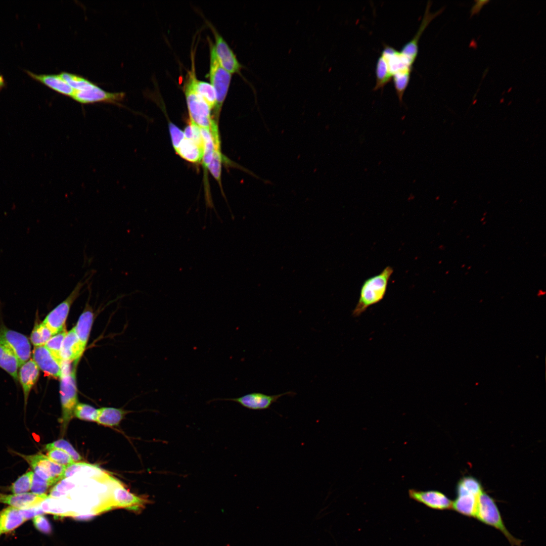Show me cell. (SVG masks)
<instances>
[{
  "label": "cell",
  "mask_w": 546,
  "mask_h": 546,
  "mask_svg": "<svg viewBox=\"0 0 546 546\" xmlns=\"http://www.w3.org/2000/svg\"><path fill=\"white\" fill-rule=\"evenodd\" d=\"M85 349L73 327L66 333L62 343L61 350L62 361L78 362Z\"/></svg>",
  "instance_id": "cell-18"
},
{
  "label": "cell",
  "mask_w": 546,
  "mask_h": 546,
  "mask_svg": "<svg viewBox=\"0 0 546 546\" xmlns=\"http://www.w3.org/2000/svg\"><path fill=\"white\" fill-rule=\"evenodd\" d=\"M47 456L54 462L65 467L75 462L68 453L58 448L48 450Z\"/></svg>",
  "instance_id": "cell-33"
},
{
  "label": "cell",
  "mask_w": 546,
  "mask_h": 546,
  "mask_svg": "<svg viewBox=\"0 0 546 546\" xmlns=\"http://www.w3.org/2000/svg\"><path fill=\"white\" fill-rule=\"evenodd\" d=\"M26 521L21 509L7 507L0 512V531L2 533L10 532Z\"/></svg>",
  "instance_id": "cell-21"
},
{
  "label": "cell",
  "mask_w": 546,
  "mask_h": 546,
  "mask_svg": "<svg viewBox=\"0 0 546 546\" xmlns=\"http://www.w3.org/2000/svg\"><path fill=\"white\" fill-rule=\"evenodd\" d=\"M296 394L295 392L292 391L276 395H267L261 392H252L239 397L223 399V400L237 402L249 410L262 411L269 409L273 403L278 402V400L284 395L293 396Z\"/></svg>",
  "instance_id": "cell-11"
},
{
  "label": "cell",
  "mask_w": 546,
  "mask_h": 546,
  "mask_svg": "<svg viewBox=\"0 0 546 546\" xmlns=\"http://www.w3.org/2000/svg\"><path fill=\"white\" fill-rule=\"evenodd\" d=\"M2 534V533H1V531H0V535H1Z\"/></svg>",
  "instance_id": "cell-40"
},
{
  "label": "cell",
  "mask_w": 546,
  "mask_h": 546,
  "mask_svg": "<svg viewBox=\"0 0 546 546\" xmlns=\"http://www.w3.org/2000/svg\"><path fill=\"white\" fill-rule=\"evenodd\" d=\"M39 375V369L32 359L20 367L18 380L23 390L25 405L31 389L38 381Z\"/></svg>",
  "instance_id": "cell-17"
},
{
  "label": "cell",
  "mask_w": 546,
  "mask_h": 546,
  "mask_svg": "<svg viewBox=\"0 0 546 546\" xmlns=\"http://www.w3.org/2000/svg\"><path fill=\"white\" fill-rule=\"evenodd\" d=\"M47 496L46 494H37L32 492L10 494L0 493V503L20 509H28L39 505Z\"/></svg>",
  "instance_id": "cell-16"
},
{
  "label": "cell",
  "mask_w": 546,
  "mask_h": 546,
  "mask_svg": "<svg viewBox=\"0 0 546 546\" xmlns=\"http://www.w3.org/2000/svg\"><path fill=\"white\" fill-rule=\"evenodd\" d=\"M54 448L60 449L65 451L71 457L75 462L79 461L81 460V457L78 452L75 450L74 448L69 442L64 439H61L56 440L53 442L47 444L45 446V449L47 450Z\"/></svg>",
  "instance_id": "cell-32"
},
{
  "label": "cell",
  "mask_w": 546,
  "mask_h": 546,
  "mask_svg": "<svg viewBox=\"0 0 546 546\" xmlns=\"http://www.w3.org/2000/svg\"><path fill=\"white\" fill-rule=\"evenodd\" d=\"M169 131L171 141L174 150H176L185 138L184 132L176 125L169 123Z\"/></svg>",
  "instance_id": "cell-37"
},
{
  "label": "cell",
  "mask_w": 546,
  "mask_h": 546,
  "mask_svg": "<svg viewBox=\"0 0 546 546\" xmlns=\"http://www.w3.org/2000/svg\"><path fill=\"white\" fill-rule=\"evenodd\" d=\"M393 272V268L388 266L379 274L365 280L361 287L357 303L352 311L353 317H358L369 307L378 303L384 298Z\"/></svg>",
  "instance_id": "cell-1"
},
{
  "label": "cell",
  "mask_w": 546,
  "mask_h": 546,
  "mask_svg": "<svg viewBox=\"0 0 546 546\" xmlns=\"http://www.w3.org/2000/svg\"><path fill=\"white\" fill-rule=\"evenodd\" d=\"M111 496L114 508H124L139 512L149 503L146 497L130 492L119 482H116L113 487Z\"/></svg>",
  "instance_id": "cell-14"
},
{
  "label": "cell",
  "mask_w": 546,
  "mask_h": 546,
  "mask_svg": "<svg viewBox=\"0 0 546 546\" xmlns=\"http://www.w3.org/2000/svg\"><path fill=\"white\" fill-rule=\"evenodd\" d=\"M94 317L93 309L87 303L83 311L80 315L75 327H74L77 336L84 348L88 340Z\"/></svg>",
  "instance_id": "cell-22"
},
{
  "label": "cell",
  "mask_w": 546,
  "mask_h": 546,
  "mask_svg": "<svg viewBox=\"0 0 546 546\" xmlns=\"http://www.w3.org/2000/svg\"><path fill=\"white\" fill-rule=\"evenodd\" d=\"M5 85V80L3 77L0 75V89L4 87Z\"/></svg>",
  "instance_id": "cell-39"
},
{
  "label": "cell",
  "mask_w": 546,
  "mask_h": 546,
  "mask_svg": "<svg viewBox=\"0 0 546 546\" xmlns=\"http://www.w3.org/2000/svg\"><path fill=\"white\" fill-rule=\"evenodd\" d=\"M34 472L29 471L21 476L10 487L12 492L21 494L30 490Z\"/></svg>",
  "instance_id": "cell-30"
},
{
  "label": "cell",
  "mask_w": 546,
  "mask_h": 546,
  "mask_svg": "<svg viewBox=\"0 0 546 546\" xmlns=\"http://www.w3.org/2000/svg\"><path fill=\"white\" fill-rule=\"evenodd\" d=\"M53 485L49 481L38 477L35 473L33 474L30 490L32 493L37 494H44L49 487Z\"/></svg>",
  "instance_id": "cell-35"
},
{
  "label": "cell",
  "mask_w": 546,
  "mask_h": 546,
  "mask_svg": "<svg viewBox=\"0 0 546 546\" xmlns=\"http://www.w3.org/2000/svg\"><path fill=\"white\" fill-rule=\"evenodd\" d=\"M215 38V53L221 66L231 74L239 73L242 68L234 52L213 27H211Z\"/></svg>",
  "instance_id": "cell-13"
},
{
  "label": "cell",
  "mask_w": 546,
  "mask_h": 546,
  "mask_svg": "<svg viewBox=\"0 0 546 546\" xmlns=\"http://www.w3.org/2000/svg\"><path fill=\"white\" fill-rule=\"evenodd\" d=\"M194 86L196 92L210 109L214 108L216 105V96L214 88L211 83L198 80L196 76L194 80Z\"/></svg>",
  "instance_id": "cell-26"
},
{
  "label": "cell",
  "mask_w": 546,
  "mask_h": 546,
  "mask_svg": "<svg viewBox=\"0 0 546 546\" xmlns=\"http://www.w3.org/2000/svg\"><path fill=\"white\" fill-rule=\"evenodd\" d=\"M97 414L98 409L83 403L78 402L74 410V416L80 420L87 421L96 422Z\"/></svg>",
  "instance_id": "cell-31"
},
{
  "label": "cell",
  "mask_w": 546,
  "mask_h": 546,
  "mask_svg": "<svg viewBox=\"0 0 546 546\" xmlns=\"http://www.w3.org/2000/svg\"><path fill=\"white\" fill-rule=\"evenodd\" d=\"M194 69L193 67L188 73L184 85L190 121L200 128L210 129L215 121L211 117V109L194 88V80L196 77Z\"/></svg>",
  "instance_id": "cell-3"
},
{
  "label": "cell",
  "mask_w": 546,
  "mask_h": 546,
  "mask_svg": "<svg viewBox=\"0 0 546 546\" xmlns=\"http://www.w3.org/2000/svg\"><path fill=\"white\" fill-rule=\"evenodd\" d=\"M33 523L36 529L44 534L52 532V526L48 519L42 515H37L33 518Z\"/></svg>",
  "instance_id": "cell-36"
},
{
  "label": "cell",
  "mask_w": 546,
  "mask_h": 546,
  "mask_svg": "<svg viewBox=\"0 0 546 546\" xmlns=\"http://www.w3.org/2000/svg\"><path fill=\"white\" fill-rule=\"evenodd\" d=\"M19 456L31 467L34 473L52 485L63 479L66 467L54 462L47 456L40 453Z\"/></svg>",
  "instance_id": "cell-9"
},
{
  "label": "cell",
  "mask_w": 546,
  "mask_h": 546,
  "mask_svg": "<svg viewBox=\"0 0 546 546\" xmlns=\"http://www.w3.org/2000/svg\"><path fill=\"white\" fill-rule=\"evenodd\" d=\"M66 333L65 330L53 335L44 345L60 365L63 361L61 356V350Z\"/></svg>",
  "instance_id": "cell-28"
},
{
  "label": "cell",
  "mask_w": 546,
  "mask_h": 546,
  "mask_svg": "<svg viewBox=\"0 0 546 546\" xmlns=\"http://www.w3.org/2000/svg\"><path fill=\"white\" fill-rule=\"evenodd\" d=\"M222 161V155L220 149H215L213 158L207 168L213 176L219 183L220 182Z\"/></svg>",
  "instance_id": "cell-34"
},
{
  "label": "cell",
  "mask_w": 546,
  "mask_h": 546,
  "mask_svg": "<svg viewBox=\"0 0 546 546\" xmlns=\"http://www.w3.org/2000/svg\"><path fill=\"white\" fill-rule=\"evenodd\" d=\"M53 336L51 330L42 322L35 325L30 340L34 347L44 346Z\"/></svg>",
  "instance_id": "cell-27"
},
{
  "label": "cell",
  "mask_w": 546,
  "mask_h": 546,
  "mask_svg": "<svg viewBox=\"0 0 546 546\" xmlns=\"http://www.w3.org/2000/svg\"><path fill=\"white\" fill-rule=\"evenodd\" d=\"M71 362L63 361L60 377V393L62 407L61 423L65 431L68 424L74 416V410L78 403L76 382V366H71Z\"/></svg>",
  "instance_id": "cell-2"
},
{
  "label": "cell",
  "mask_w": 546,
  "mask_h": 546,
  "mask_svg": "<svg viewBox=\"0 0 546 546\" xmlns=\"http://www.w3.org/2000/svg\"><path fill=\"white\" fill-rule=\"evenodd\" d=\"M483 488L480 482L472 476L462 477L457 483V496L452 510L468 517L475 518L478 497Z\"/></svg>",
  "instance_id": "cell-4"
},
{
  "label": "cell",
  "mask_w": 546,
  "mask_h": 546,
  "mask_svg": "<svg viewBox=\"0 0 546 546\" xmlns=\"http://www.w3.org/2000/svg\"><path fill=\"white\" fill-rule=\"evenodd\" d=\"M77 283L69 296L59 304L46 316L42 323L51 330L53 335L65 330L66 321L70 308L80 294L82 288L88 283L90 276Z\"/></svg>",
  "instance_id": "cell-6"
},
{
  "label": "cell",
  "mask_w": 546,
  "mask_h": 546,
  "mask_svg": "<svg viewBox=\"0 0 546 546\" xmlns=\"http://www.w3.org/2000/svg\"><path fill=\"white\" fill-rule=\"evenodd\" d=\"M475 518L500 531L511 546H521L522 540L513 536L506 528L494 499L483 490L478 497Z\"/></svg>",
  "instance_id": "cell-5"
},
{
  "label": "cell",
  "mask_w": 546,
  "mask_h": 546,
  "mask_svg": "<svg viewBox=\"0 0 546 546\" xmlns=\"http://www.w3.org/2000/svg\"><path fill=\"white\" fill-rule=\"evenodd\" d=\"M209 77L211 84L214 87L216 93V105L214 109L216 115L218 117L229 88L232 74L220 64L215 53L214 44L210 41H209Z\"/></svg>",
  "instance_id": "cell-7"
},
{
  "label": "cell",
  "mask_w": 546,
  "mask_h": 546,
  "mask_svg": "<svg viewBox=\"0 0 546 546\" xmlns=\"http://www.w3.org/2000/svg\"><path fill=\"white\" fill-rule=\"evenodd\" d=\"M126 414V411L113 407H102L98 409L96 422L106 426L118 425Z\"/></svg>",
  "instance_id": "cell-25"
},
{
  "label": "cell",
  "mask_w": 546,
  "mask_h": 546,
  "mask_svg": "<svg viewBox=\"0 0 546 546\" xmlns=\"http://www.w3.org/2000/svg\"><path fill=\"white\" fill-rule=\"evenodd\" d=\"M175 151L186 160L192 163H199L202 160L204 147L193 140L185 138Z\"/></svg>",
  "instance_id": "cell-23"
},
{
  "label": "cell",
  "mask_w": 546,
  "mask_h": 546,
  "mask_svg": "<svg viewBox=\"0 0 546 546\" xmlns=\"http://www.w3.org/2000/svg\"><path fill=\"white\" fill-rule=\"evenodd\" d=\"M29 76L58 94L72 98L74 90L58 74H36L26 71Z\"/></svg>",
  "instance_id": "cell-20"
},
{
  "label": "cell",
  "mask_w": 546,
  "mask_h": 546,
  "mask_svg": "<svg viewBox=\"0 0 546 546\" xmlns=\"http://www.w3.org/2000/svg\"><path fill=\"white\" fill-rule=\"evenodd\" d=\"M408 493L411 499L429 508L439 511L452 510V501L440 491L411 488Z\"/></svg>",
  "instance_id": "cell-12"
},
{
  "label": "cell",
  "mask_w": 546,
  "mask_h": 546,
  "mask_svg": "<svg viewBox=\"0 0 546 546\" xmlns=\"http://www.w3.org/2000/svg\"><path fill=\"white\" fill-rule=\"evenodd\" d=\"M19 360L7 347L0 344V368L8 373L16 382L18 381Z\"/></svg>",
  "instance_id": "cell-24"
},
{
  "label": "cell",
  "mask_w": 546,
  "mask_h": 546,
  "mask_svg": "<svg viewBox=\"0 0 546 546\" xmlns=\"http://www.w3.org/2000/svg\"><path fill=\"white\" fill-rule=\"evenodd\" d=\"M83 477L94 479H104L109 476L97 466L82 462H74L66 466L63 479L70 477Z\"/></svg>",
  "instance_id": "cell-19"
},
{
  "label": "cell",
  "mask_w": 546,
  "mask_h": 546,
  "mask_svg": "<svg viewBox=\"0 0 546 546\" xmlns=\"http://www.w3.org/2000/svg\"><path fill=\"white\" fill-rule=\"evenodd\" d=\"M32 359L46 376L55 379L60 378L61 365L45 346L34 347L32 351Z\"/></svg>",
  "instance_id": "cell-15"
},
{
  "label": "cell",
  "mask_w": 546,
  "mask_h": 546,
  "mask_svg": "<svg viewBox=\"0 0 546 546\" xmlns=\"http://www.w3.org/2000/svg\"><path fill=\"white\" fill-rule=\"evenodd\" d=\"M0 344L9 348L17 357L20 367L29 359L31 344L28 337L4 326H0Z\"/></svg>",
  "instance_id": "cell-10"
},
{
  "label": "cell",
  "mask_w": 546,
  "mask_h": 546,
  "mask_svg": "<svg viewBox=\"0 0 546 546\" xmlns=\"http://www.w3.org/2000/svg\"><path fill=\"white\" fill-rule=\"evenodd\" d=\"M376 83L374 88V90L383 88L392 80V77L388 72L386 63L383 58L380 56L378 58L376 63Z\"/></svg>",
  "instance_id": "cell-29"
},
{
  "label": "cell",
  "mask_w": 546,
  "mask_h": 546,
  "mask_svg": "<svg viewBox=\"0 0 546 546\" xmlns=\"http://www.w3.org/2000/svg\"><path fill=\"white\" fill-rule=\"evenodd\" d=\"M125 97V93L107 92L88 80L81 88L75 91L72 99L81 104L103 103L122 106L121 102Z\"/></svg>",
  "instance_id": "cell-8"
},
{
  "label": "cell",
  "mask_w": 546,
  "mask_h": 546,
  "mask_svg": "<svg viewBox=\"0 0 546 546\" xmlns=\"http://www.w3.org/2000/svg\"><path fill=\"white\" fill-rule=\"evenodd\" d=\"M475 4L472 6L470 10L471 17L475 14H477L480 12L483 6L487 4L490 1L487 0H476L475 1Z\"/></svg>",
  "instance_id": "cell-38"
}]
</instances>
